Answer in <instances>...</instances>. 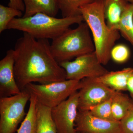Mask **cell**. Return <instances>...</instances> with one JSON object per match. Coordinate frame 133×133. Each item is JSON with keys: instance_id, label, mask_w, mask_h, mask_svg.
I'll list each match as a JSON object with an SVG mask.
<instances>
[{"instance_id": "cell-23", "label": "cell", "mask_w": 133, "mask_h": 133, "mask_svg": "<svg viewBox=\"0 0 133 133\" xmlns=\"http://www.w3.org/2000/svg\"><path fill=\"white\" fill-rule=\"evenodd\" d=\"M121 133H133V110L120 121Z\"/></svg>"}, {"instance_id": "cell-20", "label": "cell", "mask_w": 133, "mask_h": 133, "mask_svg": "<svg viewBox=\"0 0 133 133\" xmlns=\"http://www.w3.org/2000/svg\"><path fill=\"white\" fill-rule=\"evenodd\" d=\"M22 12L10 7L0 5V33L8 29V26L13 19L21 17Z\"/></svg>"}, {"instance_id": "cell-6", "label": "cell", "mask_w": 133, "mask_h": 133, "mask_svg": "<svg viewBox=\"0 0 133 133\" xmlns=\"http://www.w3.org/2000/svg\"><path fill=\"white\" fill-rule=\"evenodd\" d=\"M31 94L25 89L19 94L0 98V133H14L27 113L26 104Z\"/></svg>"}, {"instance_id": "cell-22", "label": "cell", "mask_w": 133, "mask_h": 133, "mask_svg": "<svg viewBox=\"0 0 133 133\" xmlns=\"http://www.w3.org/2000/svg\"><path fill=\"white\" fill-rule=\"evenodd\" d=\"M111 58L118 64H123L130 58L131 52L127 45L123 44L115 45L111 51Z\"/></svg>"}, {"instance_id": "cell-26", "label": "cell", "mask_w": 133, "mask_h": 133, "mask_svg": "<svg viewBox=\"0 0 133 133\" xmlns=\"http://www.w3.org/2000/svg\"><path fill=\"white\" fill-rule=\"evenodd\" d=\"M129 3H133V0H126Z\"/></svg>"}, {"instance_id": "cell-21", "label": "cell", "mask_w": 133, "mask_h": 133, "mask_svg": "<svg viewBox=\"0 0 133 133\" xmlns=\"http://www.w3.org/2000/svg\"><path fill=\"white\" fill-rule=\"evenodd\" d=\"M88 111L92 115L99 118L116 121L114 118L112 112L111 98L91 108Z\"/></svg>"}, {"instance_id": "cell-5", "label": "cell", "mask_w": 133, "mask_h": 133, "mask_svg": "<svg viewBox=\"0 0 133 133\" xmlns=\"http://www.w3.org/2000/svg\"><path fill=\"white\" fill-rule=\"evenodd\" d=\"M82 86L81 80L66 79L46 84L31 83L25 89L35 96L38 103L52 108L78 91Z\"/></svg>"}, {"instance_id": "cell-11", "label": "cell", "mask_w": 133, "mask_h": 133, "mask_svg": "<svg viewBox=\"0 0 133 133\" xmlns=\"http://www.w3.org/2000/svg\"><path fill=\"white\" fill-rule=\"evenodd\" d=\"M14 49L7 51L0 61V98L10 97L21 92L15 78Z\"/></svg>"}, {"instance_id": "cell-27", "label": "cell", "mask_w": 133, "mask_h": 133, "mask_svg": "<svg viewBox=\"0 0 133 133\" xmlns=\"http://www.w3.org/2000/svg\"><path fill=\"white\" fill-rule=\"evenodd\" d=\"M76 133H78V132H76Z\"/></svg>"}, {"instance_id": "cell-15", "label": "cell", "mask_w": 133, "mask_h": 133, "mask_svg": "<svg viewBox=\"0 0 133 133\" xmlns=\"http://www.w3.org/2000/svg\"><path fill=\"white\" fill-rule=\"evenodd\" d=\"M111 107L115 120L120 122L133 110V99L127 94L116 91L111 98Z\"/></svg>"}, {"instance_id": "cell-12", "label": "cell", "mask_w": 133, "mask_h": 133, "mask_svg": "<svg viewBox=\"0 0 133 133\" xmlns=\"http://www.w3.org/2000/svg\"><path fill=\"white\" fill-rule=\"evenodd\" d=\"M133 73V67H128L115 71H109L102 76L93 78L117 92L127 90L128 80Z\"/></svg>"}, {"instance_id": "cell-7", "label": "cell", "mask_w": 133, "mask_h": 133, "mask_svg": "<svg viewBox=\"0 0 133 133\" xmlns=\"http://www.w3.org/2000/svg\"><path fill=\"white\" fill-rule=\"evenodd\" d=\"M59 64L65 71L66 79L69 80L97 78L109 72L100 62L95 51L79 56L73 61Z\"/></svg>"}, {"instance_id": "cell-13", "label": "cell", "mask_w": 133, "mask_h": 133, "mask_svg": "<svg viewBox=\"0 0 133 133\" xmlns=\"http://www.w3.org/2000/svg\"><path fill=\"white\" fill-rule=\"evenodd\" d=\"M104 13L109 28L117 30L122 16L129 4L126 0H104Z\"/></svg>"}, {"instance_id": "cell-24", "label": "cell", "mask_w": 133, "mask_h": 133, "mask_svg": "<svg viewBox=\"0 0 133 133\" xmlns=\"http://www.w3.org/2000/svg\"><path fill=\"white\" fill-rule=\"evenodd\" d=\"M8 6L24 12L25 6L23 0H9Z\"/></svg>"}, {"instance_id": "cell-14", "label": "cell", "mask_w": 133, "mask_h": 133, "mask_svg": "<svg viewBox=\"0 0 133 133\" xmlns=\"http://www.w3.org/2000/svg\"><path fill=\"white\" fill-rule=\"evenodd\" d=\"M25 11L23 17H29L38 13L56 17L59 9L57 0H23Z\"/></svg>"}, {"instance_id": "cell-8", "label": "cell", "mask_w": 133, "mask_h": 133, "mask_svg": "<svg viewBox=\"0 0 133 133\" xmlns=\"http://www.w3.org/2000/svg\"><path fill=\"white\" fill-rule=\"evenodd\" d=\"M78 92L51 108V115L57 133H76V121L78 112Z\"/></svg>"}, {"instance_id": "cell-9", "label": "cell", "mask_w": 133, "mask_h": 133, "mask_svg": "<svg viewBox=\"0 0 133 133\" xmlns=\"http://www.w3.org/2000/svg\"><path fill=\"white\" fill-rule=\"evenodd\" d=\"M82 86L79 90L78 111H88L91 108L110 99L116 92L93 78L81 80Z\"/></svg>"}, {"instance_id": "cell-16", "label": "cell", "mask_w": 133, "mask_h": 133, "mask_svg": "<svg viewBox=\"0 0 133 133\" xmlns=\"http://www.w3.org/2000/svg\"><path fill=\"white\" fill-rule=\"evenodd\" d=\"M51 108L37 102V133H57L51 115Z\"/></svg>"}, {"instance_id": "cell-17", "label": "cell", "mask_w": 133, "mask_h": 133, "mask_svg": "<svg viewBox=\"0 0 133 133\" xmlns=\"http://www.w3.org/2000/svg\"><path fill=\"white\" fill-rule=\"evenodd\" d=\"M117 29L133 46V3H129L122 14Z\"/></svg>"}, {"instance_id": "cell-10", "label": "cell", "mask_w": 133, "mask_h": 133, "mask_svg": "<svg viewBox=\"0 0 133 133\" xmlns=\"http://www.w3.org/2000/svg\"><path fill=\"white\" fill-rule=\"evenodd\" d=\"M76 129L79 133H121L120 122L99 118L89 111H78Z\"/></svg>"}, {"instance_id": "cell-25", "label": "cell", "mask_w": 133, "mask_h": 133, "mask_svg": "<svg viewBox=\"0 0 133 133\" xmlns=\"http://www.w3.org/2000/svg\"><path fill=\"white\" fill-rule=\"evenodd\" d=\"M127 90L128 91L130 97L133 99V73L130 76L128 80Z\"/></svg>"}, {"instance_id": "cell-18", "label": "cell", "mask_w": 133, "mask_h": 133, "mask_svg": "<svg viewBox=\"0 0 133 133\" xmlns=\"http://www.w3.org/2000/svg\"><path fill=\"white\" fill-rule=\"evenodd\" d=\"M30 105L26 116L17 129V133H37L36 106L37 101L31 94Z\"/></svg>"}, {"instance_id": "cell-4", "label": "cell", "mask_w": 133, "mask_h": 133, "mask_svg": "<svg viewBox=\"0 0 133 133\" xmlns=\"http://www.w3.org/2000/svg\"><path fill=\"white\" fill-rule=\"evenodd\" d=\"M50 49L59 63L95 51L90 29L84 21L76 28H69L52 40Z\"/></svg>"}, {"instance_id": "cell-3", "label": "cell", "mask_w": 133, "mask_h": 133, "mask_svg": "<svg viewBox=\"0 0 133 133\" xmlns=\"http://www.w3.org/2000/svg\"><path fill=\"white\" fill-rule=\"evenodd\" d=\"M84 22L82 15L58 18L38 13L29 17H16L8 26V29L15 30L28 33L37 39L53 40L74 24Z\"/></svg>"}, {"instance_id": "cell-2", "label": "cell", "mask_w": 133, "mask_h": 133, "mask_svg": "<svg viewBox=\"0 0 133 133\" xmlns=\"http://www.w3.org/2000/svg\"><path fill=\"white\" fill-rule=\"evenodd\" d=\"M80 11L84 21L91 32L98 59L102 64L106 65L111 59V50L120 38V33L108 26L104 13V0H95L82 6Z\"/></svg>"}, {"instance_id": "cell-1", "label": "cell", "mask_w": 133, "mask_h": 133, "mask_svg": "<svg viewBox=\"0 0 133 133\" xmlns=\"http://www.w3.org/2000/svg\"><path fill=\"white\" fill-rule=\"evenodd\" d=\"M14 50L15 78L21 91L31 83L46 84L66 80L65 71L52 55L49 40L37 39L23 33Z\"/></svg>"}, {"instance_id": "cell-19", "label": "cell", "mask_w": 133, "mask_h": 133, "mask_svg": "<svg viewBox=\"0 0 133 133\" xmlns=\"http://www.w3.org/2000/svg\"><path fill=\"white\" fill-rule=\"evenodd\" d=\"M95 0H57L62 17L81 15L80 8Z\"/></svg>"}]
</instances>
